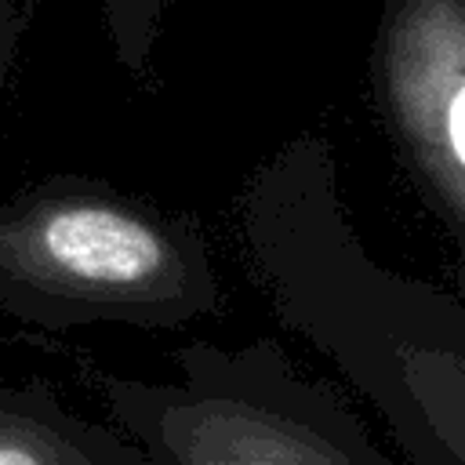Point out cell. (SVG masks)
Masks as SVG:
<instances>
[{
  "mask_svg": "<svg viewBox=\"0 0 465 465\" xmlns=\"http://www.w3.org/2000/svg\"><path fill=\"white\" fill-rule=\"evenodd\" d=\"M371 87L414 193L465 243V0H381Z\"/></svg>",
  "mask_w": 465,
  "mask_h": 465,
  "instance_id": "obj_4",
  "label": "cell"
},
{
  "mask_svg": "<svg viewBox=\"0 0 465 465\" xmlns=\"http://www.w3.org/2000/svg\"><path fill=\"white\" fill-rule=\"evenodd\" d=\"M36 7H40V0H22V11H25L29 22H33V11H36Z\"/></svg>",
  "mask_w": 465,
  "mask_h": 465,
  "instance_id": "obj_8",
  "label": "cell"
},
{
  "mask_svg": "<svg viewBox=\"0 0 465 465\" xmlns=\"http://www.w3.org/2000/svg\"><path fill=\"white\" fill-rule=\"evenodd\" d=\"M174 363L178 381L98 374L116 425L156 465H400L272 338L243 349L189 341Z\"/></svg>",
  "mask_w": 465,
  "mask_h": 465,
  "instance_id": "obj_3",
  "label": "cell"
},
{
  "mask_svg": "<svg viewBox=\"0 0 465 465\" xmlns=\"http://www.w3.org/2000/svg\"><path fill=\"white\" fill-rule=\"evenodd\" d=\"M167 0H102V25L120 69L134 80L153 73V51L160 36Z\"/></svg>",
  "mask_w": 465,
  "mask_h": 465,
  "instance_id": "obj_6",
  "label": "cell"
},
{
  "mask_svg": "<svg viewBox=\"0 0 465 465\" xmlns=\"http://www.w3.org/2000/svg\"><path fill=\"white\" fill-rule=\"evenodd\" d=\"M243 258L276 320L327 352L411 465H465V305L360 243L320 131L269 153L236 200Z\"/></svg>",
  "mask_w": 465,
  "mask_h": 465,
  "instance_id": "obj_1",
  "label": "cell"
},
{
  "mask_svg": "<svg viewBox=\"0 0 465 465\" xmlns=\"http://www.w3.org/2000/svg\"><path fill=\"white\" fill-rule=\"evenodd\" d=\"M25 29H29V18L22 11V0H0V91L7 87V80L15 73Z\"/></svg>",
  "mask_w": 465,
  "mask_h": 465,
  "instance_id": "obj_7",
  "label": "cell"
},
{
  "mask_svg": "<svg viewBox=\"0 0 465 465\" xmlns=\"http://www.w3.org/2000/svg\"><path fill=\"white\" fill-rule=\"evenodd\" d=\"M222 309L203 225L105 178L51 174L0 200V312L51 334L174 331Z\"/></svg>",
  "mask_w": 465,
  "mask_h": 465,
  "instance_id": "obj_2",
  "label": "cell"
},
{
  "mask_svg": "<svg viewBox=\"0 0 465 465\" xmlns=\"http://www.w3.org/2000/svg\"><path fill=\"white\" fill-rule=\"evenodd\" d=\"M0 465H156L134 440L69 411L44 385L0 378Z\"/></svg>",
  "mask_w": 465,
  "mask_h": 465,
  "instance_id": "obj_5",
  "label": "cell"
}]
</instances>
